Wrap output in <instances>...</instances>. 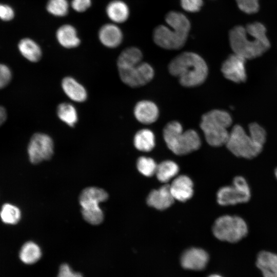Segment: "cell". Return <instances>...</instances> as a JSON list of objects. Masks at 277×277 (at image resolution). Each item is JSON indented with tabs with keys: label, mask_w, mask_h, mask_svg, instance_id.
Masks as SVG:
<instances>
[{
	"label": "cell",
	"mask_w": 277,
	"mask_h": 277,
	"mask_svg": "<svg viewBox=\"0 0 277 277\" xmlns=\"http://www.w3.org/2000/svg\"><path fill=\"white\" fill-rule=\"evenodd\" d=\"M168 70L171 75L178 78L183 86L193 87L205 82L208 69L205 61L199 54L184 52L171 61Z\"/></svg>",
	"instance_id": "1"
},
{
	"label": "cell",
	"mask_w": 277,
	"mask_h": 277,
	"mask_svg": "<svg viewBox=\"0 0 277 277\" xmlns=\"http://www.w3.org/2000/svg\"><path fill=\"white\" fill-rule=\"evenodd\" d=\"M165 25L157 26L153 31V40L159 46L165 49L176 50L185 45L190 29V23L183 14L170 11L165 17Z\"/></svg>",
	"instance_id": "2"
},
{
	"label": "cell",
	"mask_w": 277,
	"mask_h": 277,
	"mask_svg": "<svg viewBox=\"0 0 277 277\" xmlns=\"http://www.w3.org/2000/svg\"><path fill=\"white\" fill-rule=\"evenodd\" d=\"M232 122V117L228 112L214 109L202 115L200 128L208 144L219 147L225 145L229 133L227 128Z\"/></svg>",
	"instance_id": "3"
},
{
	"label": "cell",
	"mask_w": 277,
	"mask_h": 277,
	"mask_svg": "<svg viewBox=\"0 0 277 277\" xmlns=\"http://www.w3.org/2000/svg\"><path fill=\"white\" fill-rule=\"evenodd\" d=\"M163 137L168 148L177 155H184L200 148L201 142L194 130L183 131L181 124L171 121L163 129Z\"/></svg>",
	"instance_id": "4"
},
{
	"label": "cell",
	"mask_w": 277,
	"mask_h": 277,
	"mask_svg": "<svg viewBox=\"0 0 277 277\" xmlns=\"http://www.w3.org/2000/svg\"><path fill=\"white\" fill-rule=\"evenodd\" d=\"M229 40L233 53L246 60L261 56L270 47L269 40H263L249 34L242 26H235L230 30Z\"/></svg>",
	"instance_id": "5"
},
{
	"label": "cell",
	"mask_w": 277,
	"mask_h": 277,
	"mask_svg": "<svg viewBox=\"0 0 277 277\" xmlns=\"http://www.w3.org/2000/svg\"><path fill=\"white\" fill-rule=\"evenodd\" d=\"M212 231L214 235L221 241L237 243L247 236L248 227L242 217L224 215L215 220Z\"/></svg>",
	"instance_id": "6"
},
{
	"label": "cell",
	"mask_w": 277,
	"mask_h": 277,
	"mask_svg": "<svg viewBox=\"0 0 277 277\" xmlns=\"http://www.w3.org/2000/svg\"><path fill=\"white\" fill-rule=\"evenodd\" d=\"M225 145L235 156L246 159H252L262 152L263 146L255 142L239 125H234Z\"/></svg>",
	"instance_id": "7"
},
{
	"label": "cell",
	"mask_w": 277,
	"mask_h": 277,
	"mask_svg": "<svg viewBox=\"0 0 277 277\" xmlns=\"http://www.w3.org/2000/svg\"><path fill=\"white\" fill-rule=\"evenodd\" d=\"M251 196L249 186L242 176H235L232 185L221 188L216 194L217 202L222 206L245 203L249 202Z\"/></svg>",
	"instance_id": "8"
},
{
	"label": "cell",
	"mask_w": 277,
	"mask_h": 277,
	"mask_svg": "<svg viewBox=\"0 0 277 277\" xmlns=\"http://www.w3.org/2000/svg\"><path fill=\"white\" fill-rule=\"evenodd\" d=\"M122 81L132 88L143 86L153 78L154 72L152 66L146 62H141L118 69Z\"/></svg>",
	"instance_id": "9"
},
{
	"label": "cell",
	"mask_w": 277,
	"mask_h": 277,
	"mask_svg": "<svg viewBox=\"0 0 277 277\" xmlns=\"http://www.w3.org/2000/svg\"><path fill=\"white\" fill-rule=\"evenodd\" d=\"M27 151L29 160L32 164L48 160L54 152L53 140L48 134L36 133L30 138Z\"/></svg>",
	"instance_id": "10"
},
{
	"label": "cell",
	"mask_w": 277,
	"mask_h": 277,
	"mask_svg": "<svg viewBox=\"0 0 277 277\" xmlns=\"http://www.w3.org/2000/svg\"><path fill=\"white\" fill-rule=\"evenodd\" d=\"M246 60L237 54H230L221 66V71L224 77L235 83L245 82L247 79Z\"/></svg>",
	"instance_id": "11"
},
{
	"label": "cell",
	"mask_w": 277,
	"mask_h": 277,
	"mask_svg": "<svg viewBox=\"0 0 277 277\" xmlns=\"http://www.w3.org/2000/svg\"><path fill=\"white\" fill-rule=\"evenodd\" d=\"M108 198V194L104 189L90 187L82 191L79 201L81 209H95L100 208V203L106 201Z\"/></svg>",
	"instance_id": "12"
},
{
	"label": "cell",
	"mask_w": 277,
	"mask_h": 277,
	"mask_svg": "<svg viewBox=\"0 0 277 277\" xmlns=\"http://www.w3.org/2000/svg\"><path fill=\"white\" fill-rule=\"evenodd\" d=\"M174 199L171 193L170 185H165L158 189L151 191L147 198V203L150 206L158 210H164L170 207Z\"/></svg>",
	"instance_id": "13"
},
{
	"label": "cell",
	"mask_w": 277,
	"mask_h": 277,
	"mask_svg": "<svg viewBox=\"0 0 277 277\" xmlns=\"http://www.w3.org/2000/svg\"><path fill=\"white\" fill-rule=\"evenodd\" d=\"M170 189L174 200L185 202L193 195V183L188 176L179 175L170 185Z\"/></svg>",
	"instance_id": "14"
},
{
	"label": "cell",
	"mask_w": 277,
	"mask_h": 277,
	"mask_svg": "<svg viewBox=\"0 0 277 277\" xmlns=\"http://www.w3.org/2000/svg\"><path fill=\"white\" fill-rule=\"evenodd\" d=\"M208 260V254L200 248H192L183 254L181 263L183 267L192 270L203 269Z\"/></svg>",
	"instance_id": "15"
},
{
	"label": "cell",
	"mask_w": 277,
	"mask_h": 277,
	"mask_svg": "<svg viewBox=\"0 0 277 277\" xmlns=\"http://www.w3.org/2000/svg\"><path fill=\"white\" fill-rule=\"evenodd\" d=\"M134 114L136 119L144 124H150L155 122L159 117V111L153 102L143 100L136 103L134 108Z\"/></svg>",
	"instance_id": "16"
},
{
	"label": "cell",
	"mask_w": 277,
	"mask_h": 277,
	"mask_svg": "<svg viewBox=\"0 0 277 277\" xmlns=\"http://www.w3.org/2000/svg\"><path fill=\"white\" fill-rule=\"evenodd\" d=\"M98 36L100 42L105 47L114 48L118 47L123 40L121 29L115 24L108 23L100 29Z\"/></svg>",
	"instance_id": "17"
},
{
	"label": "cell",
	"mask_w": 277,
	"mask_h": 277,
	"mask_svg": "<svg viewBox=\"0 0 277 277\" xmlns=\"http://www.w3.org/2000/svg\"><path fill=\"white\" fill-rule=\"evenodd\" d=\"M61 86L65 94L72 101L81 103L86 100L87 92L85 88L73 77H64Z\"/></svg>",
	"instance_id": "18"
},
{
	"label": "cell",
	"mask_w": 277,
	"mask_h": 277,
	"mask_svg": "<svg viewBox=\"0 0 277 277\" xmlns=\"http://www.w3.org/2000/svg\"><path fill=\"white\" fill-rule=\"evenodd\" d=\"M256 265L263 277H277V254L267 251L260 252L257 255Z\"/></svg>",
	"instance_id": "19"
},
{
	"label": "cell",
	"mask_w": 277,
	"mask_h": 277,
	"mask_svg": "<svg viewBox=\"0 0 277 277\" xmlns=\"http://www.w3.org/2000/svg\"><path fill=\"white\" fill-rule=\"evenodd\" d=\"M56 38L63 47L71 49L77 47L81 43L76 29L70 24H65L58 28Z\"/></svg>",
	"instance_id": "20"
},
{
	"label": "cell",
	"mask_w": 277,
	"mask_h": 277,
	"mask_svg": "<svg viewBox=\"0 0 277 277\" xmlns=\"http://www.w3.org/2000/svg\"><path fill=\"white\" fill-rule=\"evenodd\" d=\"M106 12L108 18L115 23L125 22L129 15V9L127 4L120 0H113L107 5Z\"/></svg>",
	"instance_id": "21"
},
{
	"label": "cell",
	"mask_w": 277,
	"mask_h": 277,
	"mask_svg": "<svg viewBox=\"0 0 277 277\" xmlns=\"http://www.w3.org/2000/svg\"><path fill=\"white\" fill-rule=\"evenodd\" d=\"M42 251L39 246L35 242L28 241L21 247L18 257L20 261L26 265H32L41 258Z\"/></svg>",
	"instance_id": "22"
},
{
	"label": "cell",
	"mask_w": 277,
	"mask_h": 277,
	"mask_svg": "<svg viewBox=\"0 0 277 277\" xmlns=\"http://www.w3.org/2000/svg\"><path fill=\"white\" fill-rule=\"evenodd\" d=\"M22 55L31 62H37L42 57V52L39 46L29 38L21 39L18 45Z\"/></svg>",
	"instance_id": "23"
},
{
	"label": "cell",
	"mask_w": 277,
	"mask_h": 277,
	"mask_svg": "<svg viewBox=\"0 0 277 277\" xmlns=\"http://www.w3.org/2000/svg\"><path fill=\"white\" fill-rule=\"evenodd\" d=\"M133 143L137 150L144 152H149L154 147V135L150 130L141 129L135 134Z\"/></svg>",
	"instance_id": "24"
},
{
	"label": "cell",
	"mask_w": 277,
	"mask_h": 277,
	"mask_svg": "<svg viewBox=\"0 0 277 277\" xmlns=\"http://www.w3.org/2000/svg\"><path fill=\"white\" fill-rule=\"evenodd\" d=\"M143 55L136 47H130L125 49L120 54L117 60V68L125 67L142 62Z\"/></svg>",
	"instance_id": "25"
},
{
	"label": "cell",
	"mask_w": 277,
	"mask_h": 277,
	"mask_svg": "<svg viewBox=\"0 0 277 277\" xmlns=\"http://www.w3.org/2000/svg\"><path fill=\"white\" fill-rule=\"evenodd\" d=\"M58 118L70 127H73L78 120V115L76 108L69 103L64 102L60 104L56 109Z\"/></svg>",
	"instance_id": "26"
},
{
	"label": "cell",
	"mask_w": 277,
	"mask_h": 277,
	"mask_svg": "<svg viewBox=\"0 0 277 277\" xmlns=\"http://www.w3.org/2000/svg\"><path fill=\"white\" fill-rule=\"evenodd\" d=\"M179 171V166L175 162L171 161H165L157 166L155 174L159 181L166 183L174 177Z\"/></svg>",
	"instance_id": "27"
},
{
	"label": "cell",
	"mask_w": 277,
	"mask_h": 277,
	"mask_svg": "<svg viewBox=\"0 0 277 277\" xmlns=\"http://www.w3.org/2000/svg\"><path fill=\"white\" fill-rule=\"evenodd\" d=\"M0 218L6 224L15 225L20 221L21 211L16 206L10 203H5L1 209Z\"/></svg>",
	"instance_id": "28"
},
{
	"label": "cell",
	"mask_w": 277,
	"mask_h": 277,
	"mask_svg": "<svg viewBox=\"0 0 277 277\" xmlns=\"http://www.w3.org/2000/svg\"><path fill=\"white\" fill-rule=\"evenodd\" d=\"M69 8L67 0H48L46 5L47 11L52 15L58 17L66 16Z\"/></svg>",
	"instance_id": "29"
},
{
	"label": "cell",
	"mask_w": 277,
	"mask_h": 277,
	"mask_svg": "<svg viewBox=\"0 0 277 277\" xmlns=\"http://www.w3.org/2000/svg\"><path fill=\"white\" fill-rule=\"evenodd\" d=\"M136 164L138 170L144 175L151 176L155 174L157 165L152 159L141 156L137 160Z\"/></svg>",
	"instance_id": "30"
},
{
	"label": "cell",
	"mask_w": 277,
	"mask_h": 277,
	"mask_svg": "<svg viewBox=\"0 0 277 277\" xmlns=\"http://www.w3.org/2000/svg\"><path fill=\"white\" fill-rule=\"evenodd\" d=\"M249 135L256 143L263 146L266 141V132L265 129L256 123L249 125Z\"/></svg>",
	"instance_id": "31"
},
{
	"label": "cell",
	"mask_w": 277,
	"mask_h": 277,
	"mask_svg": "<svg viewBox=\"0 0 277 277\" xmlns=\"http://www.w3.org/2000/svg\"><path fill=\"white\" fill-rule=\"evenodd\" d=\"M81 212L84 220L92 225H98L104 220V213L101 208L95 209H81Z\"/></svg>",
	"instance_id": "32"
},
{
	"label": "cell",
	"mask_w": 277,
	"mask_h": 277,
	"mask_svg": "<svg viewBox=\"0 0 277 277\" xmlns=\"http://www.w3.org/2000/svg\"><path fill=\"white\" fill-rule=\"evenodd\" d=\"M238 8L243 12L251 14L258 12L259 0H235Z\"/></svg>",
	"instance_id": "33"
},
{
	"label": "cell",
	"mask_w": 277,
	"mask_h": 277,
	"mask_svg": "<svg viewBox=\"0 0 277 277\" xmlns=\"http://www.w3.org/2000/svg\"><path fill=\"white\" fill-rule=\"evenodd\" d=\"M202 5V0H181V5L183 9L190 12L199 11Z\"/></svg>",
	"instance_id": "34"
},
{
	"label": "cell",
	"mask_w": 277,
	"mask_h": 277,
	"mask_svg": "<svg viewBox=\"0 0 277 277\" xmlns=\"http://www.w3.org/2000/svg\"><path fill=\"white\" fill-rule=\"evenodd\" d=\"M11 79V72L6 65L0 64V89L6 86Z\"/></svg>",
	"instance_id": "35"
},
{
	"label": "cell",
	"mask_w": 277,
	"mask_h": 277,
	"mask_svg": "<svg viewBox=\"0 0 277 277\" xmlns=\"http://www.w3.org/2000/svg\"><path fill=\"white\" fill-rule=\"evenodd\" d=\"M14 11L8 5L0 4V19L4 21H9L13 18Z\"/></svg>",
	"instance_id": "36"
},
{
	"label": "cell",
	"mask_w": 277,
	"mask_h": 277,
	"mask_svg": "<svg viewBox=\"0 0 277 277\" xmlns=\"http://www.w3.org/2000/svg\"><path fill=\"white\" fill-rule=\"evenodd\" d=\"M72 8L77 12L86 11L91 5V0H72Z\"/></svg>",
	"instance_id": "37"
},
{
	"label": "cell",
	"mask_w": 277,
	"mask_h": 277,
	"mask_svg": "<svg viewBox=\"0 0 277 277\" xmlns=\"http://www.w3.org/2000/svg\"><path fill=\"white\" fill-rule=\"evenodd\" d=\"M57 277H83L78 272L73 271L66 264L62 265L60 268Z\"/></svg>",
	"instance_id": "38"
},
{
	"label": "cell",
	"mask_w": 277,
	"mask_h": 277,
	"mask_svg": "<svg viewBox=\"0 0 277 277\" xmlns=\"http://www.w3.org/2000/svg\"><path fill=\"white\" fill-rule=\"evenodd\" d=\"M6 118V111L3 107L0 106V126L5 122Z\"/></svg>",
	"instance_id": "39"
},
{
	"label": "cell",
	"mask_w": 277,
	"mask_h": 277,
	"mask_svg": "<svg viewBox=\"0 0 277 277\" xmlns=\"http://www.w3.org/2000/svg\"><path fill=\"white\" fill-rule=\"evenodd\" d=\"M209 277H222V276H221V275H217V274H213V275H211L209 276Z\"/></svg>",
	"instance_id": "40"
},
{
	"label": "cell",
	"mask_w": 277,
	"mask_h": 277,
	"mask_svg": "<svg viewBox=\"0 0 277 277\" xmlns=\"http://www.w3.org/2000/svg\"><path fill=\"white\" fill-rule=\"evenodd\" d=\"M274 175L277 180V167L274 170Z\"/></svg>",
	"instance_id": "41"
}]
</instances>
